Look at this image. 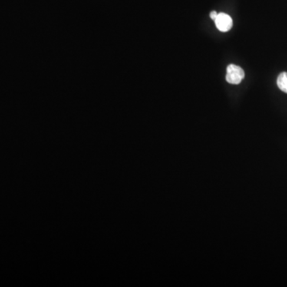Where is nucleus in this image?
Listing matches in <instances>:
<instances>
[{"label": "nucleus", "instance_id": "f257e3e1", "mask_svg": "<svg viewBox=\"0 0 287 287\" xmlns=\"http://www.w3.org/2000/svg\"><path fill=\"white\" fill-rule=\"evenodd\" d=\"M243 70L239 66L231 64L227 68L226 80L230 84L238 85L244 78Z\"/></svg>", "mask_w": 287, "mask_h": 287}, {"label": "nucleus", "instance_id": "f03ea898", "mask_svg": "<svg viewBox=\"0 0 287 287\" xmlns=\"http://www.w3.org/2000/svg\"><path fill=\"white\" fill-rule=\"evenodd\" d=\"M215 23L218 30L222 32L230 31L233 25L232 17L225 13H219L215 19Z\"/></svg>", "mask_w": 287, "mask_h": 287}, {"label": "nucleus", "instance_id": "7ed1b4c3", "mask_svg": "<svg viewBox=\"0 0 287 287\" xmlns=\"http://www.w3.org/2000/svg\"><path fill=\"white\" fill-rule=\"evenodd\" d=\"M278 88L284 93H287V72H282L277 78Z\"/></svg>", "mask_w": 287, "mask_h": 287}, {"label": "nucleus", "instance_id": "20e7f679", "mask_svg": "<svg viewBox=\"0 0 287 287\" xmlns=\"http://www.w3.org/2000/svg\"><path fill=\"white\" fill-rule=\"evenodd\" d=\"M217 15H218V13L216 12V11H212V12L210 13V17L213 20H215V18H216Z\"/></svg>", "mask_w": 287, "mask_h": 287}]
</instances>
